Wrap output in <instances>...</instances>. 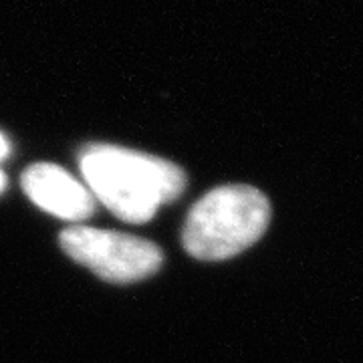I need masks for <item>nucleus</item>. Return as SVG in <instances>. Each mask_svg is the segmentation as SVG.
Returning <instances> with one entry per match:
<instances>
[{"label": "nucleus", "instance_id": "obj_6", "mask_svg": "<svg viewBox=\"0 0 363 363\" xmlns=\"http://www.w3.org/2000/svg\"><path fill=\"white\" fill-rule=\"evenodd\" d=\"M4 188H6V178H4V174L0 172V192H2Z\"/></svg>", "mask_w": 363, "mask_h": 363}, {"label": "nucleus", "instance_id": "obj_1", "mask_svg": "<svg viewBox=\"0 0 363 363\" xmlns=\"http://www.w3.org/2000/svg\"><path fill=\"white\" fill-rule=\"evenodd\" d=\"M79 168L93 198L130 224L152 220L157 208L178 200L186 188V174L174 162L117 145H87Z\"/></svg>", "mask_w": 363, "mask_h": 363}, {"label": "nucleus", "instance_id": "obj_4", "mask_svg": "<svg viewBox=\"0 0 363 363\" xmlns=\"http://www.w3.org/2000/svg\"><path fill=\"white\" fill-rule=\"evenodd\" d=\"M23 188L37 206L57 218L81 222L95 212V198L89 190L55 164L28 166L23 174Z\"/></svg>", "mask_w": 363, "mask_h": 363}, {"label": "nucleus", "instance_id": "obj_3", "mask_svg": "<svg viewBox=\"0 0 363 363\" xmlns=\"http://www.w3.org/2000/svg\"><path fill=\"white\" fill-rule=\"evenodd\" d=\"M67 257L87 267L109 283H135L156 274L162 267V248L156 242L93 226H69L61 233Z\"/></svg>", "mask_w": 363, "mask_h": 363}, {"label": "nucleus", "instance_id": "obj_2", "mask_svg": "<svg viewBox=\"0 0 363 363\" xmlns=\"http://www.w3.org/2000/svg\"><path fill=\"white\" fill-rule=\"evenodd\" d=\"M271 222V202L247 184L210 190L196 202L182 230V245L198 260H226L250 248Z\"/></svg>", "mask_w": 363, "mask_h": 363}, {"label": "nucleus", "instance_id": "obj_5", "mask_svg": "<svg viewBox=\"0 0 363 363\" xmlns=\"http://www.w3.org/2000/svg\"><path fill=\"white\" fill-rule=\"evenodd\" d=\"M9 154H11V145H9V142H6V138L0 133V162L9 156Z\"/></svg>", "mask_w": 363, "mask_h": 363}]
</instances>
